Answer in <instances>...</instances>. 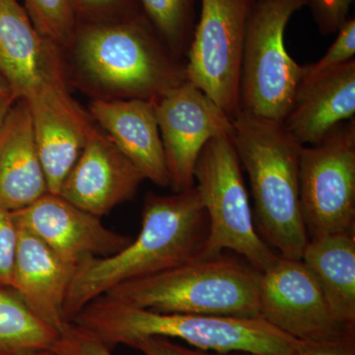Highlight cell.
<instances>
[{
	"instance_id": "6da1fadb",
	"label": "cell",
	"mask_w": 355,
	"mask_h": 355,
	"mask_svg": "<svg viewBox=\"0 0 355 355\" xmlns=\"http://www.w3.org/2000/svg\"><path fill=\"white\" fill-rule=\"evenodd\" d=\"M207 234L209 218L197 187L170 196L149 193L137 239L113 256L79 261L65 299V320L71 322L88 303L119 284L200 259Z\"/></svg>"
},
{
	"instance_id": "7a4b0ae2",
	"label": "cell",
	"mask_w": 355,
	"mask_h": 355,
	"mask_svg": "<svg viewBox=\"0 0 355 355\" xmlns=\"http://www.w3.org/2000/svg\"><path fill=\"white\" fill-rule=\"evenodd\" d=\"M71 323L108 347H132L142 338L159 336L218 354L299 355L298 340L261 317L159 313L102 295L77 313Z\"/></svg>"
},
{
	"instance_id": "3957f363",
	"label": "cell",
	"mask_w": 355,
	"mask_h": 355,
	"mask_svg": "<svg viewBox=\"0 0 355 355\" xmlns=\"http://www.w3.org/2000/svg\"><path fill=\"white\" fill-rule=\"evenodd\" d=\"M79 74L102 99L154 101L187 81L186 65L144 14L128 19L77 23L70 44Z\"/></svg>"
},
{
	"instance_id": "277c9868",
	"label": "cell",
	"mask_w": 355,
	"mask_h": 355,
	"mask_svg": "<svg viewBox=\"0 0 355 355\" xmlns=\"http://www.w3.org/2000/svg\"><path fill=\"white\" fill-rule=\"evenodd\" d=\"M249 176L259 235L279 256L301 260L309 241L300 209L302 146L282 123L240 112L231 135Z\"/></svg>"
},
{
	"instance_id": "5b68a950",
	"label": "cell",
	"mask_w": 355,
	"mask_h": 355,
	"mask_svg": "<svg viewBox=\"0 0 355 355\" xmlns=\"http://www.w3.org/2000/svg\"><path fill=\"white\" fill-rule=\"evenodd\" d=\"M261 275L244 259L221 254L123 282L104 295L159 313L260 317Z\"/></svg>"
},
{
	"instance_id": "8992f818",
	"label": "cell",
	"mask_w": 355,
	"mask_h": 355,
	"mask_svg": "<svg viewBox=\"0 0 355 355\" xmlns=\"http://www.w3.org/2000/svg\"><path fill=\"white\" fill-rule=\"evenodd\" d=\"M195 186L209 218V234L200 259L232 251L259 272L268 270L279 254L261 239L254 226L231 135L214 137L203 147L196 164Z\"/></svg>"
},
{
	"instance_id": "52a82bcc",
	"label": "cell",
	"mask_w": 355,
	"mask_h": 355,
	"mask_svg": "<svg viewBox=\"0 0 355 355\" xmlns=\"http://www.w3.org/2000/svg\"><path fill=\"white\" fill-rule=\"evenodd\" d=\"M308 6L309 0L254 1L243 46L240 112L284 121L302 76L284 34L293 14Z\"/></svg>"
},
{
	"instance_id": "ba28073f",
	"label": "cell",
	"mask_w": 355,
	"mask_h": 355,
	"mask_svg": "<svg viewBox=\"0 0 355 355\" xmlns=\"http://www.w3.org/2000/svg\"><path fill=\"white\" fill-rule=\"evenodd\" d=\"M299 198L309 240L355 231L354 119L302 147Z\"/></svg>"
},
{
	"instance_id": "9c48e42d",
	"label": "cell",
	"mask_w": 355,
	"mask_h": 355,
	"mask_svg": "<svg viewBox=\"0 0 355 355\" xmlns=\"http://www.w3.org/2000/svg\"><path fill=\"white\" fill-rule=\"evenodd\" d=\"M256 0H202L187 53V81L234 120L240 113V77L248 19Z\"/></svg>"
},
{
	"instance_id": "30bf717a",
	"label": "cell",
	"mask_w": 355,
	"mask_h": 355,
	"mask_svg": "<svg viewBox=\"0 0 355 355\" xmlns=\"http://www.w3.org/2000/svg\"><path fill=\"white\" fill-rule=\"evenodd\" d=\"M260 317L299 340H355V330L331 312L321 287L302 260L279 256L261 272Z\"/></svg>"
},
{
	"instance_id": "8fae6325",
	"label": "cell",
	"mask_w": 355,
	"mask_h": 355,
	"mask_svg": "<svg viewBox=\"0 0 355 355\" xmlns=\"http://www.w3.org/2000/svg\"><path fill=\"white\" fill-rule=\"evenodd\" d=\"M170 187L174 193L195 186V168L214 137L232 135L233 120L211 98L184 83L154 100Z\"/></svg>"
},
{
	"instance_id": "7c38bea8",
	"label": "cell",
	"mask_w": 355,
	"mask_h": 355,
	"mask_svg": "<svg viewBox=\"0 0 355 355\" xmlns=\"http://www.w3.org/2000/svg\"><path fill=\"white\" fill-rule=\"evenodd\" d=\"M11 214L18 226L36 235L60 256L77 263L86 257L113 256L132 241L130 236L107 228L101 217L55 193H44Z\"/></svg>"
},
{
	"instance_id": "4fadbf2b",
	"label": "cell",
	"mask_w": 355,
	"mask_h": 355,
	"mask_svg": "<svg viewBox=\"0 0 355 355\" xmlns=\"http://www.w3.org/2000/svg\"><path fill=\"white\" fill-rule=\"evenodd\" d=\"M60 51L35 28L18 0H0V73L16 99L31 101L65 81Z\"/></svg>"
},
{
	"instance_id": "5bb4252c",
	"label": "cell",
	"mask_w": 355,
	"mask_h": 355,
	"mask_svg": "<svg viewBox=\"0 0 355 355\" xmlns=\"http://www.w3.org/2000/svg\"><path fill=\"white\" fill-rule=\"evenodd\" d=\"M146 180L100 128L93 127L60 188V197L99 217L133 198Z\"/></svg>"
},
{
	"instance_id": "9a60e30c",
	"label": "cell",
	"mask_w": 355,
	"mask_h": 355,
	"mask_svg": "<svg viewBox=\"0 0 355 355\" xmlns=\"http://www.w3.org/2000/svg\"><path fill=\"white\" fill-rule=\"evenodd\" d=\"M26 105L49 193L58 195L94 125L69 94L67 83L49 88Z\"/></svg>"
},
{
	"instance_id": "2e32d148",
	"label": "cell",
	"mask_w": 355,
	"mask_h": 355,
	"mask_svg": "<svg viewBox=\"0 0 355 355\" xmlns=\"http://www.w3.org/2000/svg\"><path fill=\"white\" fill-rule=\"evenodd\" d=\"M17 228L11 288L40 321L58 334L69 323L64 302L78 263L55 253L27 229Z\"/></svg>"
},
{
	"instance_id": "e0dca14e",
	"label": "cell",
	"mask_w": 355,
	"mask_h": 355,
	"mask_svg": "<svg viewBox=\"0 0 355 355\" xmlns=\"http://www.w3.org/2000/svg\"><path fill=\"white\" fill-rule=\"evenodd\" d=\"M90 114L146 180L170 187L153 101L97 98L91 103Z\"/></svg>"
},
{
	"instance_id": "ac0fdd59",
	"label": "cell",
	"mask_w": 355,
	"mask_h": 355,
	"mask_svg": "<svg viewBox=\"0 0 355 355\" xmlns=\"http://www.w3.org/2000/svg\"><path fill=\"white\" fill-rule=\"evenodd\" d=\"M354 114V58L314 80L299 83L282 125L300 146H315Z\"/></svg>"
},
{
	"instance_id": "d6986e66",
	"label": "cell",
	"mask_w": 355,
	"mask_h": 355,
	"mask_svg": "<svg viewBox=\"0 0 355 355\" xmlns=\"http://www.w3.org/2000/svg\"><path fill=\"white\" fill-rule=\"evenodd\" d=\"M49 193L31 114L16 100L0 125V207L24 209Z\"/></svg>"
},
{
	"instance_id": "ffe728a7",
	"label": "cell",
	"mask_w": 355,
	"mask_h": 355,
	"mask_svg": "<svg viewBox=\"0 0 355 355\" xmlns=\"http://www.w3.org/2000/svg\"><path fill=\"white\" fill-rule=\"evenodd\" d=\"M301 260L336 319L355 330V231L310 239Z\"/></svg>"
},
{
	"instance_id": "44dd1931",
	"label": "cell",
	"mask_w": 355,
	"mask_h": 355,
	"mask_svg": "<svg viewBox=\"0 0 355 355\" xmlns=\"http://www.w3.org/2000/svg\"><path fill=\"white\" fill-rule=\"evenodd\" d=\"M57 336L13 289L0 288V355H25L51 349Z\"/></svg>"
},
{
	"instance_id": "7402d4cb",
	"label": "cell",
	"mask_w": 355,
	"mask_h": 355,
	"mask_svg": "<svg viewBox=\"0 0 355 355\" xmlns=\"http://www.w3.org/2000/svg\"><path fill=\"white\" fill-rule=\"evenodd\" d=\"M198 0H139L144 17L169 50L181 60L193 39Z\"/></svg>"
},
{
	"instance_id": "603a6c76",
	"label": "cell",
	"mask_w": 355,
	"mask_h": 355,
	"mask_svg": "<svg viewBox=\"0 0 355 355\" xmlns=\"http://www.w3.org/2000/svg\"><path fill=\"white\" fill-rule=\"evenodd\" d=\"M35 28L58 48H69L77 20L70 0H23Z\"/></svg>"
},
{
	"instance_id": "cb8c5ba5",
	"label": "cell",
	"mask_w": 355,
	"mask_h": 355,
	"mask_svg": "<svg viewBox=\"0 0 355 355\" xmlns=\"http://www.w3.org/2000/svg\"><path fill=\"white\" fill-rule=\"evenodd\" d=\"M336 38L323 58L314 64L302 65L300 83H308L354 60L355 55V18L350 16L336 33Z\"/></svg>"
},
{
	"instance_id": "d4e9b609",
	"label": "cell",
	"mask_w": 355,
	"mask_h": 355,
	"mask_svg": "<svg viewBox=\"0 0 355 355\" xmlns=\"http://www.w3.org/2000/svg\"><path fill=\"white\" fill-rule=\"evenodd\" d=\"M77 23L112 22L142 14L139 0H70Z\"/></svg>"
},
{
	"instance_id": "484cf974",
	"label": "cell",
	"mask_w": 355,
	"mask_h": 355,
	"mask_svg": "<svg viewBox=\"0 0 355 355\" xmlns=\"http://www.w3.org/2000/svg\"><path fill=\"white\" fill-rule=\"evenodd\" d=\"M51 349L57 355H113L106 343L72 324H65Z\"/></svg>"
},
{
	"instance_id": "4316f807",
	"label": "cell",
	"mask_w": 355,
	"mask_h": 355,
	"mask_svg": "<svg viewBox=\"0 0 355 355\" xmlns=\"http://www.w3.org/2000/svg\"><path fill=\"white\" fill-rule=\"evenodd\" d=\"M18 228L11 211L0 207V288H11Z\"/></svg>"
},
{
	"instance_id": "83f0119b",
	"label": "cell",
	"mask_w": 355,
	"mask_h": 355,
	"mask_svg": "<svg viewBox=\"0 0 355 355\" xmlns=\"http://www.w3.org/2000/svg\"><path fill=\"white\" fill-rule=\"evenodd\" d=\"M354 0H309L311 13L324 36L336 35L350 17Z\"/></svg>"
},
{
	"instance_id": "f1b7e54d",
	"label": "cell",
	"mask_w": 355,
	"mask_h": 355,
	"mask_svg": "<svg viewBox=\"0 0 355 355\" xmlns=\"http://www.w3.org/2000/svg\"><path fill=\"white\" fill-rule=\"evenodd\" d=\"M132 349L144 355H241V354H218L198 349H190L172 342L170 338L151 336L142 338L132 345Z\"/></svg>"
},
{
	"instance_id": "f546056e",
	"label": "cell",
	"mask_w": 355,
	"mask_h": 355,
	"mask_svg": "<svg viewBox=\"0 0 355 355\" xmlns=\"http://www.w3.org/2000/svg\"><path fill=\"white\" fill-rule=\"evenodd\" d=\"M299 355H355V340L312 342L298 340Z\"/></svg>"
},
{
	"instance_id": "4dcf8cb0",
	"label": "cell",
	"mask_w": 355,
	"mask_h": 355,
	"mask_svg": "<svg viewBox=\"0 0 355 355\" xmlns=\"http://www.w3.org/2000/svg\"><path fill=\"white\" fill-rule=\"evenodd\" d=\"M16 100L17 99H16L13 95H7L3 96V97H0V125L3 123L7 113H8L9 110L12 107Z\"/></svg>"
},
{
	"instance_id": "1f68e13d",
	"label": "cell",
	"mask_w": 355,
	"mask_h": 355,
	"mask_svg": "<svg viewBox=\"0 0 355 355\" xmlns=\"http://www.w3.org/2000/svg\"><path fill=\"white\" fill-rule=\"evenodd\" d=\"M7 95H13L12 92H11L10 87H9L8 83H6L4 77L2 76V74L0 73V97H3V96ZM14 96V95H13ZM15 97V96H14Z\"/></svg>"
},
{
	"instance_id": "d6a6232c",
	"label": "cell",
	"mask_w": 355,
	"mask_h": 355,
	"mask_svg": "<svg viewBox=\"0 0 355 355\" xmlns=\"http://www.w3.org/2000/svg\"><path fill=\"white\" fill-rule=\"evenodd\" d=\"M25 355H57L55 352H53L51 349H41L36 350V352H33L31 354H28Z\"/></svg>"
},
{
	"instance_id": "836d02e7",
	"label": "cell",
	"mask_w": 355,
	"mask_h": 355,
	"mask_svg": "<svg viewBox=\"0 0 355 355\" xmlns=\"http://www.w3.org/2000/svg\"><path fill=\"white\" fill-rule=\"evenodd\" d=\"M241 355H252V354H241Z\"/></svg>"
}]
</instances>
